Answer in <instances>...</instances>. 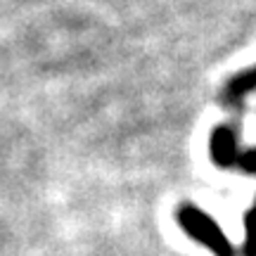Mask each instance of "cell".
Masks as SVG:
<instances>
[{
  "label": "cell",
  "mask_w": 256,
  "mask_h": 256,
  "mask_svg": "<svg viewBox=\"0 0 256 256\" xmlns=\"http://www.w3.org/2000/svg\"><path fill=\"white\" fill-rule=\"evenodd\" d=\"M176 218L180 223V228L190 235L192 240H197L200 244L214 252L216 256H232L235 249L230 244V240L226 238V232L218 228V223L211 218L209 214H204L202 209L192 206V204H183L178 206Z\"/></svg>",
  "instance_id": "cell-1"
},
{
  "label": "cell",
  "mask_w": 256,
  "mask_h": 256,
  "mask_svg": "<svg viewBox=\"0 0 256 256\" xmlns=\"http://www.w3.org/2000/svg\"><path fill=\"white\" fill-rule=\"evenodd\" d=\"M211 159L214 164L220 168H230V166H238L240 162V138L238 130L232 126H218L214 128L211 133Z\"/></svg>",
  "instance_id": "cell-2"
},
{
  "label": "cell",
  "mask_w": 256,
  "mask_h": 256,
  "mask_svg": "<svg viewBox=\"0 0 256 256\" xmlns=\"http://www.w3.org/2000/svg\"><path fill=\"white\" fill-rule=\"evenodd\" d=\"M254 88H256V66H252L247 72L232 76V78L226 83V88L220 92V100L226 102L228 107H238L240 102L244 100Z\"/></svg>",
  "instance_id": "cell-3"
},
{
  "label": "cell",
  "mask_w": 256,
  "mask_h": 256,
  "mask_svg": "<svg viewBox=\"0 0 256 256\" xmlns=\"http://www.w3.org/2000/svg\"><path fill=\"white\" fill-rule=\"evenodd\" d=\"M247 230H244V254L256 256V200L247 214Z\"/></svg>",
  "instance_id": "cell-4"
},
{
  "label": "cell",
  "mask_w": 256,
  "mask_h": 256,
  "mask_svg": "<svg viewBox=\"0 0 256 256\" xmlns=\"http://www.w3.org/2000/svg\"><path fill=\"white\" fill-rule=\"evenodd\" d=\"M238 166L244 171V174L256 176V147H252V150H247V152H242V154H240Z\"/></svg>",
  "instance_id": "cell-5"
}]
</instances>
